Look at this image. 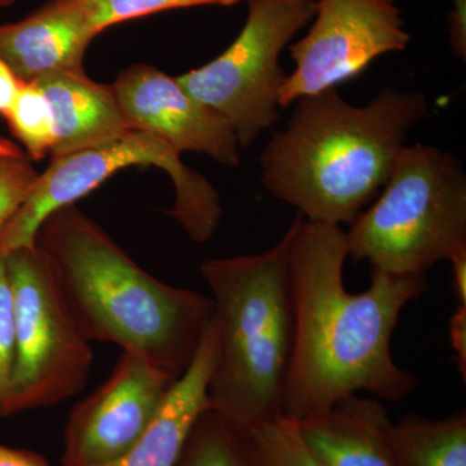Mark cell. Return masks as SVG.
Returning a JSON list of instances; mask_svg holds the SVG:
<instances>
[{"instance_id": "6da1fadb", "label": "cell", "mask_w": 466, "mask_h": 466, "mask_svg": "<svg viewBox=\"0 0 466 466\" xmlns=\"http://www.w3.org/2000/svg\"><path fill=\"white\" fill-rule=\"evenodd\" d=\"M287 233L294 339L281 416L299 421L360 392L406 400L417 381L392 358L391 339L401 311L429 289L426 275L372 268L370 287L350 293L341 226L309 222L299 214Z\"/></svg>"}, {"instance_id": "7a4b0ae2", "label": "cell", "mask_w": 466, "mask_h": 466, "mask_svg": "<svg viewBox=\"0 0 466 466\" xmlns=\"http://www.w3.org/2000/svg\"><path fill=\"white\" fill-rule=\"evenodd\" d=\"M35 244L88 342L116 343L177 377L188 370L213 318L210 297L144 271L76 204L52 213Z\"/></svg>"}, {"instance_id": "3957f363", "label": "cell", "mask_w": 466, "mask_h": 466, "mask_svg": "<svg viewBox=\"0 0 466 466\" xmlns=\"http://www.w3.org/2000/svg\"><path fill=\"white\" fill-rule=\"evenodd\" d=\"M297 101L287 128L260 156L263 184L309 222L351 225L388 182L428 101L390 87L366 106H351L334 88Z\"/></svg>"}, {"instance_id": "277c9868", "label": "cell", "mask_w": 466, "mask_h": 466, "mask_svg": "<svg viewBox=\"0 0 466 466\" xmlns=\"http://www.w3.org/2000/svg\"><path fill=\"white\" fill-rule=\"evenodd\" d=\"M288 250L285 233L263 253L201 263L218 333L208 404L240 431L281 416L294 339Z\"/></svg>"}, {"instance_id": "5b68a950", "label": "cell", "mask_w": 466, "mask_h": 466, "mask_svg": "<svg viewBox=\"0 0 466 466\" xmlns=\"http://www.w3.org/2000/svg\"><path fill=\"white\" fill-rule=\"evenodd\" d=\"M346 231L349 256L394 275H426L466 253V175L435 147L404 146L383 191Z\"/></svg>"}, {"instance_id": "8992f818", "label": "cell", "mask_w": 466, "mask_h": 466, "mask_svg": "<svg viewBox=\"0 0 466 466\" xmlns=\"http://www.w3.org/2000/svg\"><path fill=\"white\" fill-rule=\"evenodd\" d=\"M180 153L148 131H126L100 146L52 157L50 167L34 184L29 198L0 231V257L32 247L42 223L58 208L76 204L119 170L155 167L170 177L175 188L174 218L192 241L213 238L223 217L220 196L207 177L187 167Z\"/></svg>"}, {"instance_id": "52a82bcc", "label": "cell", "mask_w": 466, "mask_h": 466, "mask_svg": "<svg viewBox=\"0 0 466 466\" xmlns=\"http://www.w3.org/2000/svg\"><path fill=\"white\" fill-rule=\"evenodd\" d=\"M3 258L14 306L12 416L56 406L84 390L94 357L38 245L18 248Z\"/></svg>"}, {"instance_id": "ba28073f", "label": "cell", "mask_w": 466, "mask_h": 466, "mask_svg": "<svg viewBox=\"0 0 466 466\" xmlns=\"http://www.w3.org/2000/svg\"><path fill=\"white\" fill-rule=\"evenodd\" d=\"M249 14L235 42L207 66L175 76L192 97L231 126L248 148L279 119L285 79L281 51L317 11V0H248Z\"/></svg>"}, {"instance_id": "9c48e42d", "label": "cell", "mask_w": 466, "mask_h": 466, "mask_svg": "<svg viewBox=\"0 0 466 466\" xmlns=\"http://www.w3.org/2000/svg\"><path fill=\"white\" fill-rule=\"evenodd\" d=\"M314 17L308 35L290 46L296 69L281 87V108L333 90L410 41L394 0H318Z\"/></svg>"}, {"instance_id": "30bf717a", "label": "cell", "mask_w": 466, "mask_h": 466, "mask_svg": "<svg viewBox=\"0 0 466 466\" xmlns=\"http://www.w3.org/2000/svg\"><path fill=\"white\" fill-rule=\"evenodd\" d=\"M179 377L125 352L112 375L70 413L61 466H106L147 431Z\"/></svg>"}, {"instance_id": "8fae6325", "label": "cell", "mask_w": 466, "mask_h": 466, "mask_svg": "<svg viewBox=\"0 0 466 466\" xmlns=\"http://www.w3.org/2000/svg\"><path fill=\"white\" fill-rule=\"evenodd\" d=\"M112 86L128 127L157 135L180 155L191 150L225 167L240 164V147L231 126L192 97L175 76L135 64L122 70Z\"/></svg>"}, {"instance_id": "7c38bea8", "label": "cell", "mask_w": 466, "mask_h": 466, "mask_svg": "<svg viewBox=\"0 0 466 466\" xmlns=\"http://www.w3.org/2000/svg\"><path fill=\"white\" fill-rule=\"evenodd\" d=\"M294 422L306 449L323 466H398L392 420L377 398L349 395Z\"/></svg>"}, {"instance_id": "4fadbf2b", "label": "cell", "mask_w": 466, "mask_h": 466, "mask_svg": "<svg viewBox=\"0 0 466 466\" xmlns=\"http://www.w3.org/2000/svg\"><path fill=\"white\" fill-rule=\"evenodd\" d=\"M32 84L41 88L54 116L52 157L100 146L131 130L113 86L94 81L85 67L50 73Z\"/></svg>"}, {"instance_id": "5bb4252c", "label": "cell", "mask_w": 466, "mask_h": 466, "mask_svg": "<svg viewBox=\"0 0 466 466\" xmlns=\"http://www.w3.org/2000/svg\"><path fill=\"white\" fill-rule=\"evenodd\" d=\"M96 36L57 0H48L17 23L0 24V60L18 81L32 84L50 73L84 67Z\"/></svg>"}, {"instance_id": "9a60e30c", "label": "cell", "mask_w": 466, "mask_h": 466, "mask_svg": "<svg viewBox=\"0 0 466 466\" xmlns=\"http://www.w3.org/2000/svg\"><path fill=\"white\" fill-rule=\"evenodd\" d=\"M217 355V325L211 318L191 366L175 382L147 431L124 458L106 466H177L193 424L210 408L208 386Z\"/></svg>"}, {"instance_id": "2e32d148", "label": "cell", "mask_w": 466, "mask_h": 466, "mask_svg": "<svg viewBox=\"0 0 466 466\" xmlns=\"http://www.w3.org/2000/svg\"><path fill=\"white\" fill-rule=\"evenodd\" d=\"M390 441L398 466H466V412L440 420L407 413L392 422Z\"/></svg>"}, {"instance_id": "e0dca14e", "label": "cell", "mask_w": 466, "mask_h": 466, "mask_svg": "<svg viewBox=\"0 0 466 466\" xmlns=\"http://www.w3.org/2000/svg\"><path fill=\"white\" fill-rule=\"evenodd\" d=\"M177 466H256L240 429L213 410L198 416Z\"/></svg>"}, {"instance_id": "ac0fdd59", "label": "cell", "mask_w": 466, "mask_h": 466, "mask_svg": "<svg viewBox=\"0 0 466 466\" xmlns=\"http://www.w3.org/2000/svg\"><path fill=\"white\" fill-rule=\"evenodd\" d=\"M240 0H58L61 5L92 33L101 32L116 24L198 5H232Z\"/></svg>"}, {"instance_id": "d6986e66", "label": "cell", "mask_w": 466, "mask_h": 466, "mask_svg": "<svg viewBox=\"0 0 466 466\" xmlns=\"http://www.w3.org/2000/svg\"><path fill=\"white\" fill-rule=\"evenodd\" d=\"M12 135L23 144L32 161L51 155L55 144L54 116L50 103L35 84H23L5 116Z\"/></svg>"}, {"instance_id": "ffe728a7", "label": "cell", "mask_w": 466, "mask_h": 466, "mask_svg": "<svg viewBox=\"0 0 466 466\" xmlns=\"http://www.w3.org/2000/svg\"><path fill=\"white\" fill-rule=\"evenodd\" d=\"M241 431L256 466H323L306 449L296 422L287 417Z\"/></svg>"}, {"instance_id": "44dd1931", "label": "cell", "mask_w": 466, "mask_h": 466, "mask_svg": "<svg viewBox=\"0 0 466 466\" xmlns=\"http://www.w3.org/2000/svg\"><path fill=\"white\" fill-rule=\"evenodd\" d=\"M38 177L25 153L0 155V231L29 198Z\"/></svg>"}, {"instance_id": "7402d4cb", "label": "cell", "mask_w": 466, "mask_h": 466, "mask_svg": "<svg viewBox=\"0 0 466 466\" xmlns=\"http://www.w3.org/2000/svg\"><path fill=\"white\" fill-rule=\"evenodd\" d=\"M15 366V324L12 291L5 260L0 257V417L11 416L12 375Z\"/></svg>"}, {"instance_id": "603a6c76", "label": "cell", "mask_w": 466, "mask_h": 466, "mask_svg": "<svg viewBox=\"0 0 466 466\" xmlns=\"http://www.w3.org/2000/svg\"><path fill=\"white\" fill-rule=\"evenodd\" d=\"M451 346L455 351L458 370L466 382V306L459 305L450 319Z\"/></svg>"}, {"instance_id": "cb8c5ba5", "label": "cell", "mask_w": 466, "mask_h": 466, "mask_svg": "<svg viewBox=\"0 0 466 466\" xmlns=\"http://www.w3.org/2000/svg\"><path fill=\"white\" fill-rule=\"evenodd\" d=\"M449 15L450 45L455 56L466 57V0H452Z\"/></svg>"}, {"instance_id": "d4e9b609", "label": "cell", "mask_w": 466, "mask_h": 466, "mask_svg": "<svg viewBox=\"0 0 466 466\" xmlns=\"http://www.w3.org/2000/svg\"><path fill=\"white\" fill-rule=\"evenodd\" d=\"M0 466H51L41 453L0 443Z\"/></svg>"}, {"instance_id": "484cf974", "label": "cell", "mask_w": 466, "mask_h": 466, "mask_svg": "<svg viewBox=\"0 0 466 466\" xmlns=\"http://www.w3.org/2000/svg\"><path fill=\"white\" fill-rule=\"evenodd\" d=\"M23 82L18 81L7 64L0 60V116H5L11 108Z\"/></svg>"}, {"instance_id": "4316f807", "label": "cell", "mask_w": 466, "mask_h": 466, "mask_svg": "<svg viewBox=\"0 0 466 466\" xmlns=\"http://www.w3.org/2000/svg\"><path fill=\"white\" fill-rule=\"evenodd\" d=\"M450 263L452 265V285L459 305L466 306V253L453 257Z\"/></svg>"}, {"instance_id": "83f0119b", "label": "cell", "mask_w": 466, "mask_h": 466, "mask_svg": "<svg viewBox=\"0 0 466 466\" xmlns=\"http://www.w3.org/2000/svg\"><path fill=\"white\" fill-rule=\"evenodd\" d=\"M23 152L16 144L12 143L11 140L0 137V155H21Z\"/></svg>"}, {"instance_id": "f1b7e54d", "label": "cell", "mask_w": 466, "mask_h": 466, "mask_svg": "<svg viewBox=\"0 0 466 466\" xmlns=\"http://www.w3.org/2000/svg\"><path fill=\"white\" fill-rule=\"evenodd\" d=\"M16 2L17 0H0V8L9 7V5H12Z\"/></svg>"}]
</instances>
